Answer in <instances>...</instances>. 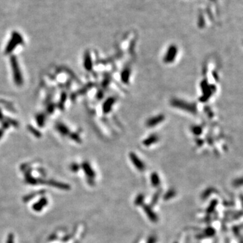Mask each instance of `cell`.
I'll return each mask as SVG.
<instances>
[{
  "instance_id": "cell-1",
  "label": "cell",
  "mask_w": 243,
  "mask_h": 243,
  "mask_svg": "<svg viewBox=\"0 0 243 243\" xmlns=\"http://www.w3.org/2000/svg\"><path fill=\"white\" fill-rule=\"evenodd\" d=\"M143 210H144L145 212L147 213V216L150 220L153 221V222H157L158 220L157 217L155 215V213L153 212V210H152L151 207L147 205H143Z\"/></svg>"
},
{
  "instance_id": "cell-2",
  "label": "cell",
  "mask_w": 243,
  "mask_h": 243,
  "mask_svg": "<svg viewBox=\"0 0 243 243\" xmlns=\"http://www.w3.org/2000/svg\"><path fill=\"white\" fill-rule=\"evenodd\" d=\"M130 158H131V159H132V163L134 164V166L136 167V168L138 169V170H141V171L144 170L145 169L144 164H143L142 162H141V160L137 157L136 155H134V154H132V155H130Z\"/></svg>"
},
{
  "instance_id": "cell-3",
  "label": "cell",
  "mask_w": 243,
  "mask_h": 243,
  "mask_svg": "<svg viewBox=\"0 0 243 243\" xmlns=\"http://www.w3.org/2000/svg\"><path fill=\"white\" fill-rule=\"evenodd\" d=\"M151 182L152 185H153V187H157L159 185L160 180H159V176H158L157 174H156L155 172H154L153 174H151Z\"/></svg>"
},
{
  "instance_id": "cell-4",
  "label": "cell",
  "mask_w": 243,
  "mask_h": 243,
  "mask_svg": "<svg viewBox=\"0 0 243 243\" xmlns=\"http://www.w3.org/2000/svg\"><path fill=\"white\" fill-rule=\"evenodd\" d=\"M14 65V77H15V80H16V82H21V77L20 76V71H19V69H18V64H16V62L14 63L13 64Z\"/></svg>"
},
{
  "instance_id": "cell-5",
  "label": "cell",
  "mask_w": 243,
  "mask_h": 243,
  "mask_svg": "<svg viewBox=\"0 0 243 243\" xmlns=\"http://www.w3.org/2000/svg\"><path fill=\"white\" fill-rule=\"evenodd\" d=\"M143 201H144V196H143L142 194H141L136 198V200H135L134 201V204L136 205L139 206L140 205H142Z\"/></svg>"
},
{
  "instance_id": "cell-6",
  "label": "cell",
  "mask_w": 243,
  "mask_h": 243,
  "mask_svg": "<svg viewBox=\"0 0 243 243\" xmlns=\"http://www.w3.org/2000/svg\"><path fill=\"white\" fill-rule=\"evenodd\" d=\"M175 194H176V192H175L174 190H170V191H169L168 193L165 194L164 198L166 200H168V199H170V198H172V197H174V196H175Z\"/></svg>"
},
{
  "instance_id": "cell-7",
  "label": "cell",
  "mask_w": 243,
  "mask_h": 243,
  "mask_svg": "<svg viewBox=\"0 0 243 243\" xmlns=\"http://www.w3.org/2000/svg\"><path fill=\"white\" fill-rule=\"evenodd\" d=\"M159 196V193H156L155 195H154L153 198V201H152V205H154V204L156 203V202L157 201Z\"/></svg>"
},
{
  "instance_id": "cell-8",
  "label": "cell",
  "mask_w": 243,
  "mask_h": 243,
  "mask_svg": "<svg viewBox=\"0 0 243 243\" xmlns=\"http://www.w3.org/2000/svg\"><path fill=\"white\" fill-rule=\"evenodd\" d=\"M155 241H156L155 238L153 237V236H151V237H150L149 238L147 243H155Z\"/></svg>"
}]
</instances>
